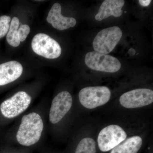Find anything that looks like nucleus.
Instances as JSON below:
<instances>
[{"instance_id": "f257e3e1", "label": "nucleus", "mask_w": 153, "mask_h": 153, "mask_svg": "<svg viewBox=\"0 0 153 153\" xmlns=\"http://www.w3.org/2000/svg\"><path fill=\"white\" fill-rule=\"evenodd\" d=\"M43 129L44 123L40 115L35 112L25 115L17 132V141L26 146L35 144L40 140Z\"/></svg>"}, {"instance_id": "f03ea898", "label": "nucleus", "mask_w": 153, "mask_h": 153, "mask_svg": "<svg viewBox=\"0 0 153 153\" xmlns=\"http://www.w3.org/2000/svg\"><path fill=\"white\" fill-rule=\"evenodd\" d=\"M111 93L106 86L84 88L80 91L79 98L81 104L88 109H93L106 104L110 99Z\"/></svg>"}, {"instance_id": "7ed1b4c3", "label": "nucleus", "mask_w": 153, "mask_h": 153, "mask_svg": "<svg viewBox=\"0 0 153 153\" xmlns=\"http://www.w3.org/2000/svg\"><path fill=\"white\" fill-rule=\"evenodd\" d=\"M123 33L116 26L102 30L94 38L93 42L95 52L107 54L114 49L122 37Z\"/></svg>"}, {"instance_id": "20e7f679", "label": "nucleus", "mask_w": 153, "mask_h": 153, "mask_svg": "<svg viewBox=\"0 0 153 153\" xmlns=\"http://www.w3.org/2000/svg\"><path fill=\"white\" fill-rule=\"evenodd\" d=\"M85 63L91 69L109 73L117 72L121 66L120 62L116 57L95 51L86 54Z\"/></svg>"}, {"instance_id": "39448f33", "label": "nucleus", "mask_w": 153, "mask_h": 153, "mask_svg": "<svg viewBox=\"0 0 153 153\" xmlns=\"http://www.w3.org/2000/svg\"><path fill=\"white\" fill-rule=\"evenodd\" d=\"M31 44L35 53L47 59L57 58L62 52L57 41L44 33H38L34 36Z\"/></svg>"}, {"instance_id": "423d86ee", "label": "nucleus", "mask_w": 153, "mask_h": 153, "mask_svg": "<svg viewBox=\"0 0 153 153\" xmlns=\"http://www.w3.org/2000/svg\"><path fill=\"white\" fill-rule=\"evenodd\" d=\"M32 98L27 92L20 91L3 102L0 106L2 114L7 118H13L22 113L29 107Z\"/></svg>"}, {"instance_id": "0eeeda50", "label": "nucleus", "mask_w": 153, "mask_h": 153, "mask_svg": "<svg viewBox=\"0 0 153 153\" xmlns=\"http://www.w3.org/2000/svg\"><path fill=\"white\" fill-rule=\"evenodd\" d=\"M127 138V134L120 126L111 125L102 129L98 135L99 148L102 152L112 149Z\"/></svg>"}, {"instance_id": "6e6552de", "label": "nucleus", "mask_w": 153, "mask_h": 153, "mask_svg": "<svg viewBox=\"0 0 153 153\" xmlns=\"http://www.w3.org/2000/svg\"><path fill=\"white\" fill-rule=\"evenodd\" d=\"M120 102L123 106L128 108L149 105L153 102V91L148 88L130 91L121 96Z\"/></svg>"}, {"instance_id": "1a4fd4ad", "label": "nucleus", "mask_w": 153, "mask_h": 153, "mask_svg": "<svg viewBox=\"0 0 153 153\" xmlns=\"http://www.w3.org/2000/svg\"><path fill=\"white\" fill-rule=\"evenodd\" d=\"M72 104V97L68 91H62L57 94L51 105L49 116L50 122L56 124L60 122L70 110Z\"/></svg>"}, {"instance_id": "9d476101", "label": "nucleus", "mask_w": 153, "mask_h": 153, "mask_svg": "<svg viewBox=\"0 0 153 153\" xmlns=\"http://www.w3.org/2000/svg\"><path fill=\"white\" fill-rule=\"evenodd\" d=\"M47 22L51 24L55 29L64 30L73 27L76 25V19L73 18L64 17L61 15V7L59 3H56L49 11L47 19Z\"/></svg>"}, {"instance_id": "9b49d317", "label": "nucleus", "mask_w": 153, "mask_h": 153, "mask_svg": "<svg viewBox=\"0 0 153 153\" xmlns=\"http://www.w3.org/2000/svg\"><path fill=\"white\" fill-rule=\"evenodd\" d=\"M22 64L16 61H10L0 65V85L8 84L16 80L23 72Z\"/></svg>"}, {"instance_id": "f8f14e48", "label": "nucleus", "mask_w": 153, "mask_h": 153, "mask_svg": "<svg viewBox=\"0 0 153 153\" xmlns=\"http://www.w3.org/2000/svg\"><path fill=\"white\" fill-rule=\"evenodd\" d=\"M125 4L123 0H105L100 7L98 13L95 16L97 21H101L111 16L120 17L123 11L122 10Z\"/></svg>"}, {"instance_id": "ddd939ff", "label": "nucleus", "mask_w": 153, "mask_h": 153, "mask_svg": "<svg viewBox=\"0 0 153 153\" xmlns=\"http://www.w3.org/2000/svg\"><path fill=\"white\" fill-rule=\"evenodd\" d=\"M142 139L138 136L131 137L112 149L110 153H137L142 145Z\"/></svg>"}, {"instance_id": "4468645a", "label": "nucleus", "mask_w": 153, "mask_h": 153, "mask_svg": "<svg viewBox=\"0 0 153 153\" xmlns=\"http://www.w3.org/2000/svg\"><path fill=\"white\" fill-rule=\"evenodd\" d=\"M19 24V19L16 17L13 18L6 38L7 42L12 47H19L21 43L18 33Z\"/></svg>"}, {"instance_id": "2eb2a0df", "label": "nucleus", "mask_w": 153, "mask_h": 153, "mask_svg": "<svg viewBox=\"0 0 153 153\" xmlns=\"http://www.w3.org/2000/svg\"><path fill=\"white\" fill-rule=\"evenodd\" d=\"M75 153H96L95 141L91 138H85L80 141Z\"/></svg>"}, {"instance_id": "dca6fc26", "label": "nucleus", "mask_w": 153, "mask_h": 153, "mask_svg": "<svg viewBox=\"0 0 153 153\" xmlns=\"http://www.w3.org/2000/svg\"><path fill=\"white\" fill-rule=\"evenodd\" d=\"M11 20L10 17L8 16H0V38L4 37L7 34L10 27L9 23Z\"/></svg>"}, {"instance_id": "f3484780", "label": "nucleus", "mask_w": 153, "mask_h": 153, "mask_svg": "<svg viewBox=\"0 0 153 153\" xmlns=\"http://www.w3.org/2000/svg\"><path fill=\"white\" fill-rule=\"evenodd\" d=\"M30 27L27 25H21L18 29V33L19 40L23 42L26 40L30 33Z\"/></svg>"}, {"instance_id": "a211bd4d", "label": "nucleus", "mask_w": 153, "mask_h": 153, "mask_svg": "<svg viewBox=\"0 0 153 153\" xmlns=\"http://www.w3.org/2000/svg\"><path fill=\"white\" fill-rule=\"evenodd\" d=\"M151 2H152L151 0H139V2L140 5L144 7H148V6L149 5Z\"/></svg>"}, {"instance_id": "6ab92c4d", "label": "nucleus", "mask_w": 153, "mask_h": 153, "mask_svg": "<svg viewBox=\"0 0 153 153\" xmlns=\"http://www.w3.org/2000/svg\"><path fill=\"white\" fill-rule=\"evenodd\" d=\"M128 53L129 55L130 56H132L134 55L135 54H136V51L134 49H131L128 50Z\"/></svg>"}]
</instances>
